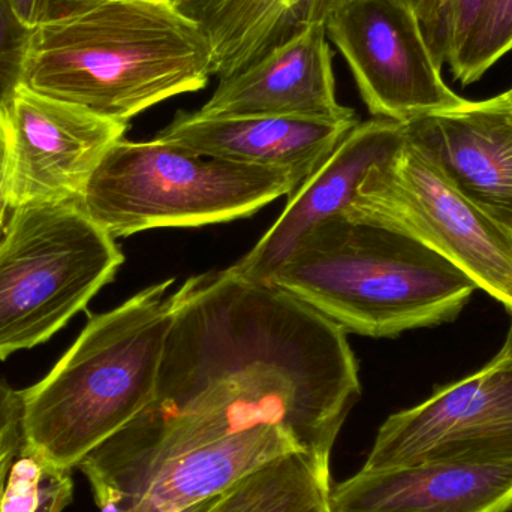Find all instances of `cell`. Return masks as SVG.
Returning <instances> with one entry per match:
<instances>
[{
	"mask_svg": "<svg viewBox=\"0 0 512 512\" xmlns=\"http://www.w3.org/2000/svg\"><path fill=\"white\" fill-rule=\"evenodd\" d=\"M23 447V391L0 381V477Z\"/></svg>",
	"mask_w": 512,
	"mask_h": 512,
	"instance_id": "603a6c76",
	"label": "cell"
},
{
	"mask_svg": "<svg viewBox=\"0 0 512 512\" xmlns=\"http://www.w3.org/2000/svg\"><path fill=\"white\" fill-rule=\"evenodd\" d=\"M99 2L104 0H41L38 24L75 14Z\"/></svg>",
	"mask_w": 512,
	"mask_h": 512,
	"instance_id": "cb8c5ba5",
	"label": "cell"
},
{
	"mask_svg": "<svg viewBox=\"0 0 512 512\" xmlns=\"http://www.w3.org/2000/svg\"><path fill=\"white\" fill-rule=\"evenodd\" d=\"M2 161L11 209L80 200L87 180L128 123L20 84L0 105Z\"/></svg>",
	"mask_w": 512,
	"mask_h": 512,
	"instance_id": "30bf717a",
	"label": "cell"
},
{
	"mask_svg": "<svg viewBox=\"0 0 512 512\" xmlns=\"http://www.w3.org/2000/svg\"><path fill=\"white\" fill-rule=\"evenodd\" d=\"M421 463L512 468V357L496 355L420 405L390 415L361 471Z\"/></svg>",
	"mask_w": 512,
	"mask_h": 512,
	"instance_id": "ba28073f",
	"label": "cell"
},
{
	"mask_svg": "<svg viewBox=\"0 0 512 512\" xmlns=\"http://www.w3.org/2000/svg\"><path fill=\"white\" fill-rule=\"evenodd\" d=\"M499 357H512V312H511V324L510 330H508L507 340H505L504 346L499 351Z\"/></svg>",
	"mask_w": 512,
	"mask_h": 512,
	"instance_id": "f1b7e54d",
	"label": "cell"
},
{
	"mask_svg": "<svg viewBox=\"0 0 512 512\" xmlns=\"http://www.w3.org/2000/svg\"><path fill=\"white\" fill-rule=\"evenodd\" d=\"M357 123L300 117H203L197 111H179L156 138L206 158L280 168L300 186Z\"/></svg>",
	"mask_w": 512,
	"mask_h": 512,
	"instance_id": "5bb4252c",
	"label": "cell"
},
{
	"mask_svg": "<svg viewBox=\"0 0 512 512\" xmlns=\"http://www.w3.org/2000/svg\"><path fill=\"white\" fill-rule=\"evenodd\" d=\"M173 285L156 283L90 319L53 370L23 391L24 445L50 468L74 471L152 402Z\"/></svg>",
	"mask_w": 512,
	"mask_h": 512,
	"instance_id": "277c9868",
	"label": "cell"
},
{
	"mask_svg": "<svg viewBox=\"0 0 512 512\" xmlns=\"http://www.w3.org/2000/svg\"><path fill=\"white\" fill-rule=\"evenodd\" d=\"M352 209L445 256L512 312L511 231L463 197L408 138L396 158L364 179Z\"/></svg>",
	"mask_w": 512,
	"mask_h": 512,
	"instance_id": "52a82bcc",
	"label": "cell"
},
{
	"mask_svg": "<svg viewBox=\"0 0 512 512\" xmlns=\"http://www.w3.org/2000/svg\"><path fill=\"white\" fill-rule=\"evenodd\" d=\"M300 453L276 426H258L162 465L137 492L99 512H191L286 454Z\"/></svg>",
	"mask_w": 512,
	"mask_h": 512,
	"instance_id": "2e32d148",
	"label": "cell"
},
{
	"mask_svg": "<svg viewBox=\"0 0 512 512\" xmlns=\"http://www.w3.org/2000/svg\"><path fill=\"white\" fill-rule=\"evenodd\" d=\"M268 283L375 339L456 321L478 289L445 256L354 209L313 228Z\"/></svg>",
	"mask_w": 512,
	"mask_h": 512,
	"instance_id": "3957f363",
	"label": "cell"
},
{
	"mask_svg": "<svg viewBox=\"0 0 512 512\" xmlns=\"http://www.w3.org/2000/svg\"><path fill=\"white\" fill-rule=\"evenodd\" d=\"M3 143H2V131H0V155H2Z\"/></svg>",
	"mask_w": 512,
	"mask_h": 512,
	"instance_id": "f546056e",
	"label": "cell"
},
{
	"mask_svg": "<svg viewBox=\"0 0 512 512\" xmlns=\"http://www.w3.org/2000/svg\"><path fill=\"white\" fill-rule=\"evenodd\" d=\"M72 496V472L50 468L26 445L0 477V512H63Z\"/></svg>",
	"mask_w": 512,
	"mask_h": 512,
	"instance_id": "d6986e66",
	"label": "cell"
},
{
	"mask_svg": "<svg viewBox=\"0 0 512 512\" xmlns=\"http://www.w3.org/2000/svg\"><path fill=\"white\" fill-rule=\"evenodd\" d=\"M496 101H498L499 107L507 114L508 119H510L512 123V87L510 90H507V92L496 96Z\"/></svg>",
	"mask_w": 512,
	"mask_h": 512,
	"instance_id": "83f0119b",
	"label": "cell"
},
{
	"mask_svg": "<svg viewBox=\"0 0 512 512\" xmlns=\"http://www.w3.org/2000/svg\"><path fill=\"white\" fill-rule=\"evenodd\" d=\"M361 397L348 334L270 283L233 268L176 291L152 402L87 454L78 471L96 507L137 492L174 457L258 426H276L330 471Z\"/></svg>",
	"mask_w": 512,
	"mask_h": 512,
	"instance_id": "6da1fadb",
	"label": "cell"
},
{
	"mask_svg": "<svg viewBox=\"0 0 512 512\" xmlns=\"http://www.w3.org/2000/svg\"><path fill=\"white\" fill-rule=\"evenodd\" d=\"M331 487V472L303 453H291L191 512H330Z\"/></svg>",
	"mask_w": 512,
	"mask_h": 512,
	"instance_id": "ac0fdd59",
	"label": "cell"
},
{
	"mask_svg": "<svg viewBox=\"0 0 512 512\" xmlns=\"http://www.w3.org/2000/svg\"><path fill=\"white\" fill-rule=\"evenodd\" d=\"M123 262L78 201L12 210L0 240V360L50 340Z\"/></svg>",
	"mask_w": 512,
	"mask_h": 512,
	"instance_id": "8992f818",
	"label": "cell"
},
{
	"mask_svg": "<svg viewBox=\"0 0 512 512\" xmlns=\"http://www.w3.org/2000/svg\"><path fill=\"white\" fill-rule=\"evenodd\" d=\"M32 29L21 21L8 0H0V105L21 84L24 57Z\"/></svg>",
	"mask_w": 512,
	"mask_h": 512,
	"instance_id": "44dd1931",
	"label": "cell"
},
{
	"mask_svg": "<svg viewBox=\"0 0 512 512\" xmlns=\"http://www.w3.org/2000/svg\"><path fill=\"white\" fill-rule=\"evenodd\" d=\"M297 188V179L280 168L206 158L158 138H122L105 153L78 203L119 239L249 218Z\"/></svg>",
	"mask_w": 512,
	"mask_h": 512,
	"instance_id": "5b68a950",
	"label": "cell"
},
{
	"mask_svg": "<svg viewBox=\"0 0 512 512\" xmlns=\"http://www.w3.org/2000/svg\"><path fill=\"white\" fill-rule=\"evenodd\" d=\"M210 77L209 41L173 0H104L33 27L21 84L128 123Z\"/></svg>",
	"mask_w": 512,
	"mask_h": 512,
	"instance_id": "7a4b0ae2",
	"label": "cell"
},
{
	"mask_svg": "<svg viewBox=\"0 0 512 512\" xmlns=\"http://www.w3.org/2000/svg\"><path fill=\"white\" fill-rule=\"evenodd\" d=\"M203 30L212 75L227 78L348 0H173Z\"/></svg>",
	"mask_w": 512,
	"mask_h": 512,
	"instance_id": "e0dca14e",
	"label": "cell"
},
{
	"mask_svg": "<svg viewBox=\"0 0 512 512\" xmlns=\"http://www.w3.org/2000/svg\"><path fill=\"white\" fill-rule=\"evenodd\" d=\"M376 119L414 122L465 104L442 78L420 18L405 0H348L325 20Z\"/></svg>",
	"mask_w": 512,
	"mask_h": 512,
	"instance_id": "9c48e42d",
	"label": "cell"
},
{
	"mask_svg": "<svg viewBox=\"0 0 512 512\" xmlns=\"http://www.w3.org/2000/svg\"><path fill=\"white\" fill-rule=\"evenodd\" d=\"M405 141L403 123L376 117L358 122L324 164L289 195L273 227L231 268L251 282H270L313 228L354 207L364 179L396 158Z\"/></svg>",
	"mask_w": 512,
	"mask_h": 512,
	"instance_id": "8fae6325",
	"label": "cell"
},
{
	"mask_svg": "<svg viewBox=\"0 0 512 512\" xmlns=\"http://www.w3.org/2000/svg\"><path fill=\"white\" fill-rule=\"evenodd\" d=\"M330 512H510L512 468L421 463L361 471L331 487Z\"/></svg>",
	"mask_w": 512,
	"mask_h": 512,
	"instance_id": "9a60e30c",
	"label": "cell"
},
{
	"mask_svg": "<svg viewBox=\"0 0 512 512\" xmlns=\"http://www.w3.org/2000/svg\"><path fill=\"white\" fill-rule=\"evenodd\" d=\"M414 9L423 26L424 36L427 42L432 41L436 29H438L439 17H441L444 0H405Z\"/></svg>",
	"mask_w": 512,
	"mask_h": 512,
	"instance_id": "d4e9b609",
	"label": "cell"
},
{
	"mask_svg": "<svg viewBox=\"0 0 512 512\" xmlns=\"http://www.w3.org/2000/svg\"><path fill=\"white\" fill-rule=\"evenodd\" d=\"M197 114L357 120L355 111L337 99L333 50L325 23L304 27L242 71L222 78Z\"/></svg>",
	"mask_w": 512,
	"mask_h": 512,
	"instance_id": "7c38bea8",
	"label": "cell"
},
{
	"mask_svg": "<svg viewBox=\"0 0 512 512\" xmlns=\"http://www.w3.org/2000/svg\"><path fill=\"white\" fill-rule=\"evenodd\" d=\"M484 2L486 0H444L438 29L429 42L430 50L439 65H448L456 56Z\"/></svg>",
	"mask_w": 512,
	"mask_h": 512,
	"instance_id": "7402d4cb",
	"label": "cell"
},
{
	"mask_svg": "<svg viewBox=\"0 0 512 512\" xmlns=\"http://www.w3.org/2000/svg\"><path fill=\"white\" fill-rule=\"evenodd\" d=\"M405 129L463 197L512 233V123L496 98L466 99Z\"/></svg>",
	"mask_w": 512,
	"mask_h": 512,
	"instance_id": "4fadbf2b",
	"label": "cell"
},
{
	"mask_svg": "<svg viewBox=\"0 0 512 512\" xmlns=\"http://www.w3.org/2000/svg\"><path fill=\"white\" fill-rule=\"evenodd\" d=\"M8 2L26 26L30 29L38 26L41 0H8Z\"/></svg>",
	"mask_w": 512,
	"mask_h": 512,
	"instance_id": "484cf974",
	"label": "cell"
},
{
	"mask_svg": "<svg viewBox=\"0 0 512 512\" xmlns=\"http://www.w3.org/2000/svg\"><path fill=\"white\" fill-rule=\"evenodd\" d=\"M9 209H11V204H9L8 192H6L5 170H3L2 155H0V228L5 222Z\"/></svg>",
	"mask_w": 512,
	"mask_h": 512,
	"instance_id": "4316f807",
	"label": "cell"
},
{
	"mask_svg": "<svg viewBox=\"0 0 512 512\" xmlns=\"http://www.w3.org/2000/svg\"><path fill=\"white\" fill-rule=\"evenodd\" d=\"M512 51V0H486L450 60L454 78L463 86L481 80L483 75Z\"/></svg>",
	"mask_w": 512,
	"mask_h": 512,
	"instance_id": "ffe728a7",
	"label": "cell"
}]
</instances>
